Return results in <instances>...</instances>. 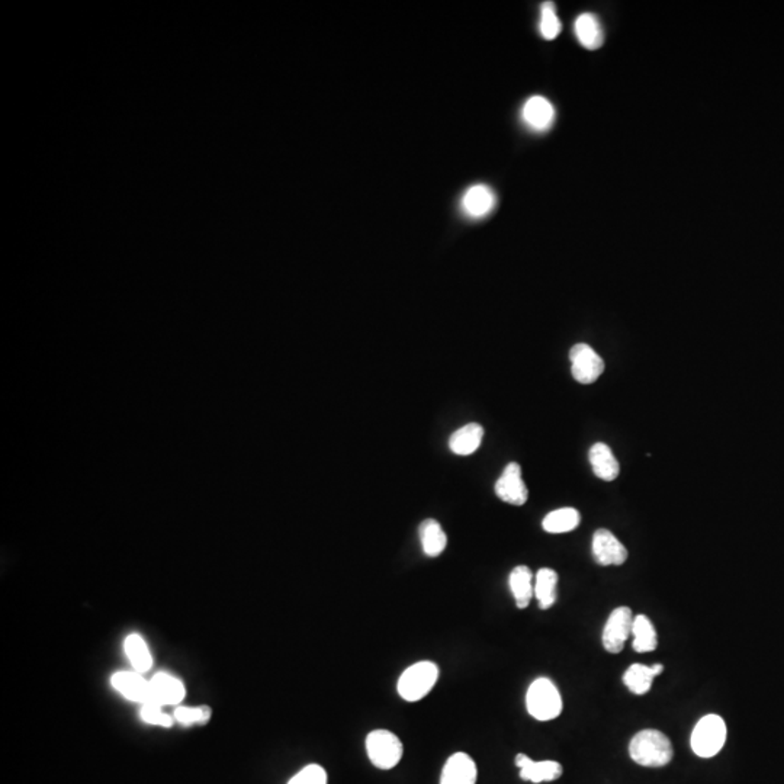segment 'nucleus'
Returning a JSON list of instances; mask_svg holds the SVG:
<instances>
[{
	"label": "nucleus",
	"instance_id": "c85d7f7f",
	"mask_svg": "<svg viewBox=\"0 0 784 784\" xmlns=\"http://www.w3.org/2000/svg\"><path fill=\"white\" fill-rule=\"evenodd\" d=\"M141 718H143L144 722L158 725V727L168 728L173 725L172 718L166 715L161 710V706L158 705H144L143 709H141Z\"/></svg>",
	"mask_w": 784,
	"mask_h": 784
},
{
	"label": "nucleus",
	"instance_id": "1a4fd4ad",
	"mask_svg": "<svg viewBox=\"0 0 784 784\" xmlns=\"http://www.w3.org/2000/svg\"><path fill=\"white\" fill-rule=\"evenodd\" d=\"M593 556L603 566L622 565L626 563L627 549L607 529H598L593 536Z\"/></svg>",
	"mask_w": 784,
	"mask_h": 784
},
{
	"label": "nucleus",
	"instance_id": "0eeeda50",
	"mask_svg": "<svg viewBox=\"0 0 784 784\" xmlns=\"http://www.w3.org/2000/svg\"><path fill=\"white\" fill-rule=\"evenodd\" d=\"M634 613L626 606L617 607L610 613L603 630V647L610 654H619L624 649L625 642L632 634L634 626Z\"/></svg>",
	"mask_w": 784,
	"mask_h": 784
},
{
	"label": "nucleus",
	"instance_id": "4be33fe9",
	"mask_svg": "<svg viewBox=\"0 0 784 784\" xmlns=\"http://www.w3.org/2000/svg\"><path fill=\"white\" fill-rule=\"evenodd\" d=\"M558 588V574L551 568H541L535 578V597L542 610L551 609L555 605Z\"/></svg>",
	"mask_w": 784,
	"mask_h": 784
},
{
	"label": "nucleus",
	"instance_id": "2eb2a0df",
	"mask_svg": "<svg viewBox=\"0 0 784 784\" xmlns=\"http://www.w3.org/2000/svg\"><path fill=\"white\" fill-rule=\"evenodd\" d=\"M151 703L150 705L165 706L178 705L185 697V687L182 681L160 673L150 681Z\"/></svg>",
	"mask_w": 784,
	"mask_h": 784
},
{
	"label": "nucleus",
	"instance_id": "393cba45",
	"mask_svg": "<svg viewBox=\"0 0 784 784\" xmlns=\"http://www.w3.org/2000/svg\"><path fill=\"white\" fill-rule=\"evenodd\" d=\"M126 654L137 673H148L153 664L148 644L140 635H129L126 639Z\"/></svg>",
	"mask_w": 784,
	"mask_h": 784
},
{
	"label": "nucleus",
	"instance_id": "bb28decb",
	"mask_svg": "<svg viewBox=\"0 0 784 784\" xmlns=\"http://www.w3.org/2000/svg\"><path fill=\"white\" fill-rule=\"evenodd\" d=\"M209 717H211V710H209V708H207V706L195 708V709H190V708H178V709L175 710V719L178 720L179 724L185 725V727H189V725L194 724H207Z\"/></svg>",
	"mask_w": 784,
	"mask_h": 784
},
{
	"label": "nucleus",
	"instance_id": "4468645a",
	"mask_svg": "<svg viewBox=\"0 0 784 784\" xmlns=\"http://www.w3.org/2000/svg\"><path fill=\"white\" fill-rule=\"evenodd\" d=\"M112 686L118 690L122 696H126L133 702H140L143 705L151 703L150 681H146L140 673L131 671H119L112 676Z\"/></svg>",
	"mask_w": 784,
	"mask_h": 784
},
{
	"label": "nucleus",
	"instance_id": "cd10ccee",
	"mask_svg": "<svg viewBox=\"0 0 784 784\" xmlns=\"http://www.w3.org/2000/svg\"><path fill=\"white\" fill-rule=\"evenodd\" d=\"M288 784H327V773L319 764H310L295 774Z\"/></svg>",
	"mask_w": 784,
	"mask_h": 784
},
{
	"label": "nucleus",
	"instance_id": "6e6552de",
	"mask_svg": "<svg viewBox=\"0 0 784 784\" xmlns=\"http://www.w3.org/2000/svg\"><path fill=\"white\" fill-rule=\"evenodd\" d=\"M495 494L504 503L513 505H523L527 502L526 484L522 478V468L519 463H512L505 466L502 476L495 483Z\"/></svg>",
	"mask_w": 784,
	"mask_h": 784
},
{
	"label": "nucleus",
	"instance_id": "a211bd4d",
	"mask_svg": "<svg viewBox=\"0 0 784 784\" xmlns=\"http://www.w3.org/2000/svg\"><path fill=\"white\" fill-rule=\"evenodd\" d=\"M588 459H590L591 468L595 471V475L600 480L615 481L619 476V463L607 444H593L590 453H588Z\"/></svg>",
	"mask_w": 784,
	"mask_h": 784
},
{
	"label": "nucleus",
	"instance_id": "f03ea898",
	"mask_svg": "<svg viewBox=\"0 0 784 784\" xmlns=\"http://www.w3.org/2000/svg\"><path fill=\"white\" fill-rule=\"evenodd\" d=\"M526 708L530 717L536 720L556 719L563 712V697L549 678H537L527 690Z\"/></svg>",
	"mask_w": 784,
	"mask_h": 784
},
{
	"label": "nucleus",
	"instance_id": "f3484780",
	"mask_svg": "<svg viewBox=\"0 0 784 784\" xmlns=\"http://www.w3.org/2000/svg\"><path fill=\"white\" fill-rule=\"evenodd\" d=\"M574 33L578 43L587 50H597L605 44V31L596 15H580L574 24Z\"/></svg>",
	"mask_w": 784,
	"mask_h": 784
},
{
	"label": "nucleus",
	"instance_id": "b1692460",
	"mask_svg": "<svg viewBox=\"0 0 784 784\" xmlns=\"http://www.w3.org/2000/svg\"><path fill=\"white\" fill-rule=\"evenodd\" d=\"M632 635H634L635 651L639 652V654L656 651L658 636H657L656 627L648 617L644 616V615H637L635 617Z\"/></svg>",
	"mask_w": 784,
	"mask_h": 784
},
{
	"label": "nucleus",
	"instance_id": "6ab92c4d",
	"mask_svg": "<svg viewBox=\"0 0 784 784\" xmlns=\"http://www.w3.org/2000/svg\"><path fill=\"white\" fill-rule=\"evenodd\" d=\"M483 437V426L478 423H470L452 434L451 439H449V448L456 455H473V452L480 448Z\"/></svg>",
	"mask_w": 784,
	"mask_h": 784
},
{
	"label": "nucleus",
	"instance_id": "9b49d317",
	"mask_svg": "<svg viewBox=\"0 0 784 784\" xmlns=\"http://www.w3.org/2000/svg\"><path fill=\"white\" fill-rule=\"evenodd\" d=\"M555 107L544 97H532L522 107L523 122L530 129L544 133L555 122Z\"/></svg>",
	"mask_w": 784,
	"mask_h": 784
},
{
	"label": "nucleus",
	"instance_id": "aec40b11",
	"mask_svg": "<svg viewBox=\"0 0 784 784\" xmlns=\"http://www.w3.org/2000/svg\"><path fill=\"white\" fill-rule=\"evenodd\" d=\"M419 536L423 552L430 558L441 555L448 545V537L441 523L434 519H426L420 524Z\"/></svg>",
	"mask_w": 784,
	"mask_h": 784
},
{
	"label": "nucleus",
	"instance_id": "423d86ee",
	"mask_svg": "<svg viewBox=\"0 0 784 784\" xmlns=\"http://www.w3.org/2000/svg\"><path fill=\"white\" fill-rule=\"evenodd\" d=\"M571 372L576 382L588 385L596 382L605 372V361L595 349L585 343H578L570 351Z\"/></svg>",
	"mask_w": 784,
	"mask_h": 784
},
{
	"label": "nucleus",
	"instance_id": "39448f33",
	"mask_svg": "<svg viewBox=\"0 0 784 784\" xmlns=\"http://www.w3.org/2000/svg\"><path fill=\"white\" fill-rule=\"evenodd\" d=\"M366 752L376 769L391 770L402 761L404 747L402 739L392 732L375 729L366 737Z\"/></svg>",
	"mask_w": 784,
	"mask_h": 784
},
{
	"label": "nucleus",
	"instance_id": "7ed1b4c3",
	"mask_svg": "<svg viewBox=\"0 0 784 784\" xmlns=\"http://www.w3.org/2000/svg\"><path fill=\"white\" fill-rule=\"evenodd\" d=\"M439 680V667L430 661H420L409 667L398 680V695L407 702H419L429 695Z\"/></svg>",
	"mask_w": 784,
	"mask_h": 784
},
{
	"label": "nucleus",
	"instance_id": "412c9836",
	"mask_svg": "<svg viewBox=\"0 0 784 784\" xmlns=\"http://www.w3.org/2000/svg\"><path fill=\"white\" fill-rule=\"evenodd\" d=\"M510 590L519 609H526L535 596L534 574L526 565H519L512 571L509 578Z\"/></svg>",
	"mask_w": 784,
	"mask_h": 784
},
{
	"label": "nucleus",
	"instance_id": "f8f14e48",
	"mask_svg": "<svg viewBox=\"0 0 784 784\" xmlns=\"http://www.w3.org/2000/svg\"><path fill=\"white\" fill-rule=\"evenodd\" d=\"M516 766L520 769V779L532 783L558 780L563 776V766L558 761H534L526 754H517Z\"/></svg>",
	"mask_w": 784,
	"mask_h": 784
},
{
	"label": "nucleus",
	"instance_id": "9d476101",
	"mask_svg": "<svg viewBox=\"0 0 784 784\" xmlns=\"http://www.w3.org/2000/svg\"><path fill=\"white\" fill-rule=\"evenodd\" d=\"M495 205H497V197L494 190L484 183H476L468 188L461 199L463 214L473 219H485L494 211Z\"/></svg>",
	"mask_w": 784,
	"mask_h": 784
},
{
	"label": "nucleus",
	"instance_id": "dca6fc26",
	"mask_svg": "<svg viewBox=\"0 0 784 784\" xmlns=\"http://www.w3.org/2000/svg\"><path fill=\"white\" fill-rule=\"evenodd\" d=\"M663 664L656 666H644V664H634L627 668L624 676V683L630 693L636 696L647 695L652 688L654 678L663 674Z\"/></svg>",
	"mask_w": 784,
	"mask_h": 784
},
{
	"label": "nucleus",
	"instance_id": "ddd939ff",
	"mask_svg": "<svg viewBox=\"0 0 784 784\" xmlns=\"http://www.w3.org/2000/svg\"><path fill=\"white\" fill-rule=\"evenodd\" d=\"M476 776L475 761L465 752H456L444 763L441 784H475Z\"/></svg>",
	"mask_w": 784,
	"mask_h": 784
},
{
	"label": "nucleus",
	"instance_id": "a878e982",
	"mask_svg": "<svg viewBox=\"0 0 784 784\" xmlns=\"http://www.w3.org/2000/svg\"><path fill=\"white\" fill-rule=\"evenodd\" d=\"M561 21L556 15L555 5L552 2H545L541 7V22H539V31L545 40H555L556 36L561 34Z\"/></svg>",
	"mask_w": 784,
	"mask_h": 784
},
{
	"label": "nucleus",
	"instance_id": "f257e3e1",
	"mask_svg": "<svg viewBox=\"0 0 784 784\" xmlns=\"http://www.w3.org/2000/svg\"><path fill=\"white\" fill-rule=\"evenodd\" d=\"M629 756L639 766L664 767L673 759V744L663 732L644 729L632 738Z\"/></svg>",
	"mask_w": 784,
	"mask_h": 784
},
{
	"label": "nucleus",
	"instance_id": "5701e85b",
	"mask_svg": "<svg viewBox=\"0 0 784 784\" xmlns=\"http://www.w3.org/2000/svg\"><path fill=\"white\" fill-rule=\"evenodd\" d=\"M581 516L578 510L573 507L554 510L545 517L542 526L548 534H568L580 524Z\"/></svg>",
	"mask_w": 784,
	"mask_h": 784
},
{
	"label": "nucleus",
	"instance_id": "20e7f679",
	"mask_svg": "<svg viewBox=\"0 0 784 784\" xmlns=\"http://www.w3.org/2000/svg\"><path fill=\"white\" fill-rule=\"evenodd\" d=\"M727 741V724L718 715H706L698 720L691 734V749L696 756L712 759L719 754Z\"/></svg>",
	"mask_w": 784,
	"mask_h": 784
}]
</instances>
